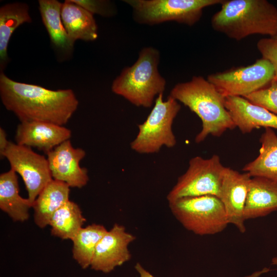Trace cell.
<instances>
[{"label": "cell", "instance_id": "31", "mask_svg": "<svg viewBox=\"0 0 277 277\" xmlns=\"http://www.w3.org/2000/svg\"><path fill=\"white\" fill-rule=\"evenodd\" d=\"M276 36H277V35Z\"/></svg>", "mask_w": 277, "mask_h": 277}, {"label": "cell", "instance_id": "4", "mask_svg": "<svg viewBox=\"0 0 277 277\" xmlns=\"http://www.w3.org/2000/svg\"><path fill=\"white\" fill-rule=\"evenodd\" d=\"M160 52L154 47H145L131 66L124 68L113 80L112 91L136 107L149 108L156 98L164 94L166 79L159 71Z\"/></svg>", "mask_w": 277, "mask_h": 277}, {"label": "cell", "instance_id": "7", "mask_svg": "<svg viewBox=\"0 0 277 277\" xmlns=\"http://www.w3.org/2000/svg\"><path fill=\"white\" fill-rule=\"evenodd\" d=\"M132 9L137 23L152 26L174 21L192 26L201 19L204 8L223 0H124Z\"/></svg>", "mask_w": 277, "mask_h": 277}, {"label": "cell", "instance_id": "26", "mask_svg": "<svg viewBox=\"0 0 277 277\" xmlns=\"http://www.w3.org/2000/svg\"><path fill=\"white\" fill-rule=\"evenodd\" d=\"M93 15L96 14L110 17L116 13L115 6L110 1L105 0H72Z\"/></svg>", "mask_w": 277, "mask_h": 277}, {"label": "cell", "instance_id": "12", "mask_svg": "<svg viewBox=\"0 0 277 277\" xmlns=\"http://www.w3.org/2000/svg\"><path fill=\"white\" fill-rule=\"evenodd\" d=\"M47 154L53 179L63 182L73 188H81L87 184L89 179L88 170L80 165L86 155L84 149L74 148L68 140Z\"/></svg>", "mask_w": 277, "mask_h": 277}, {"label": "cell", "instance_id": "28", "mask_svg": "<svg viewBox=\"0 0 277 277\" xmlns=\"http://www.w3.org/2000/svg\"><path fill=\"white\" fill-rule=\"evenodd\" d=\"M134 268L139 274L140 277H155L148 271L146 270L140 263H137ZM260 274L258 272L255 271L251 274L244 277H259Z\"/></svg>", "mask_w": 277, "mask_h": 277}, {"label": "cell", "instance_id": "5", "mask_svg": "<svg viewBox=\"0 0 277 277\" xmlns=\"http://www.w3.org/2000/svg\"><path fill=\"white\" fill-rule=\"evenodd\" d=\"M181 108L179 102L172 97L169 95L164 100L163 94H160L146 120L138 125V131L130 143L131 149L140 154H153L164 146L174 147L176 139L172 125Z\"/></svg>", "mask_w": 277, "mask_h": 277}, {"label": "cell", "instance_id": "11", "mask_svg": "<svg viewBox=\"0 0 277 277\" xmlns=\"http://www.w3.org/2000/svg\"><path fill=\"white\" fill-rule=\"evenodd\" d=\"M135 239L123 225L114 224L97 245L90 265L91 268L109 273L129 261L131 255L128 246Z\"/></svg>", "mask_w": 277, "mask_h": 277}, {"label": "cell", "instance_id": "30", "mask_svg": "<svg viewBox=\"0 0 277 277\" xmlns=\"http://www.w3.org/2000/svg\"><path fill=\"white\" fill-rule=\"evenodd\" d=\"M271 264L277 265V258L274 257L272 259Z\"/></svg>", "mask_w": 277, "mask_h": 277}, {"label": "cell", "instance_id": "17", "mask_svg": "<svg viewBox=\"0 0 277 277\" xmlns=\"http://www.w3.org/2000/svg\"><path fill=\"white\" fill-rule=\"evenodd\" d=\"M61 18L70 38L93 41L97 38V26L93 15L73 2L66 0L62 3Z\"/></svg>", "mask_w": 277, "mask_h": 277}, {"label": "cell", "instance_id": "19", "mask_svg": "<svg viewBox=\"0 0 277 277\" xmlns=\"http://www.w3.org/2000/svg\"><path fill=\"white\" fill-rule=\"evenodd\" d=\"M32 205L28 199L19 194L16 173L11 169L0 175V208L15 222H24L29 218Z\"/></svg>", "mask_w": 277, "mask_h": 277}, {"label": "cell", "instance_id": "21", "mask_svg": "<svg viewBox=\"0 0 277 277\" xmlns=\"http://www.w3.org/2000/svg\"><path fill=\"white\" fill-rule=\"evenodd\" d=\"M38 4L43 23L52 45L62 53L71 54L74 42L69 37L62 21V3L56 0H39Z\"/></svg>", "mask_w": 277, "mask_h": 277}, {"label": "cell", "instance_id": "24", "mask_svg": "<svg viewBox=\"0 0 277 277\" xmlns=\"http://www.w3.org/2000/svg\"><path fill=\"white\" fill-rule=\"evenodd\" d=\"M102 225L92 224L82 228L73 242V258L82 268L90 266L98 242L107 232Z\"/></svg>", "mask_w": 277, "mask_h": 277}, {"label": "cell", "instance_id": "23", "mask_svg": "<svg viewBox=\"0 0 277 277\" xmlns=\"http://www.w3.org/2000/svg\"><path fill=\"white\" fill-rule=\"evenodd\" d=\"M85 222L78 205L69 200L53 214L49 225L52 235L72 241Z\"/></svg>", "mask_w": 277, "mask_h": 277}, {"label": "cell", "instance_id": "20", "mask_svg": "<svg viewBox=\"0 0 277 277\" xmlns=\"http://www.w3.org/2000/svg\"><path fill=\"white\" fill-rule=\"evenodd\" d=\"M259 154L246 164L243 170L252 177H262L277 182V135L270 128L262 134Z\"/></svg>", "mask_w": 277, "mask_h": 277}, {"label": "cell", "instance_id": "22", "mask_svg": "<svg viewBox=\"0 0 277 277\" xmlns=\"http://www.w3.org/2000/svg\"><path fill=\"white\" fill-rule=\"evenodd\" d=\"M32 22L27 4L21 2L9 3L0 8V68L3 72L9 62L7 49L14 30L24 23Z\"/></svg>", "mask_w": 277, "mask_h": 277}, {"label": "cell", "instance_id": "10", "mask_svg": "<svg viewBox=\"0 0 277 277\" xmlns=\"http://www.w3.org/2000/svg\"><path fill=\"white\" fill-rule=\"evenodd\" d=\"M8 161L11 169L22 177L32 205L45 187L53 180L47 159L31 148L9 142L3 158Z\"/></svg>", "mask_w": 277, "mask_h": 277}, {"label": "cell", "instance_id": "2", "mask_svg": "<svg viewBox=\"0 0 277 277\" xmlns=\"http://www.w3.org/2000/svg\"><path fill=\"white\" fill-rule=\"evenodd\" d=\"M169 95L201 119L202 128L195 137L196 143L203 142L209 135L220 137L227 130L236 128L226 108L225 97L202 76H193L189 81L175 84Z\"/></svg>", "mask_w": 277, "mask_h": 277}, {"label": "cell", "instance_id": "25", "mask_svg": "<svg viewBox=\"0 0 277 277\" xmlns=\"http://www.w3.org/2000/svg\"><path fill=\"white\" fill-rule=\"evenodd\" d=\"M244 97L277 115V80L275 78L267 87Z\"/></svg>", "mask_w": 277, "mask_h": 277}, {"label": "cell", "instance_id": "16", "mask_svg": "<svg viewBox=\"0 0 277 277\" xmlns=\"http://www.w3.org/2000/svg\"><path fill=\"white\" fill-rule=\"evenodd\" d=\"M276 210L277 182L251 177L244 209L245 220L263 217Z\"/></svg>", "mask_w": 277, "mask_h": 277}, {"label": "cell", "instance_id": "15", "mask_svg": "<svg viewBox=\"0 0 277 277\" xmlns=\"http://www.w3.org/2000/svg\"><path fill=\"white\" fill-rule=\"evenodd\" d=\"M225 105L236 127L243 134L260 127L277 129V115L244 97L226 96Z\"/></svg>", "mask_w": 277, "mask_h": 277}, {"label": "cell", "instance_id": "27", "mask_svg": "<svg viewBox=\"0 0 277 277\" xmlns=\"http://www.w3.org/2000/svg\"><path fill=\"white\" fill-rule=\"evenodd\" d=\"M256 47L262 57L272 64L274 78L277 80V36L261 38L258 42Z\"/></svg>", "mask_w": 277, "mask_h": 277}, {"label": "cell", "instance_id": "3", "mask_svg": "<svg viewBox=\"0 0 277 277\" xmlns=\"http://www.w3.org/2000/svg\"><path fill=\"white\" fill-rule=\"evenodd\" d=\"M212 29L235 41L254 34L277 35V8L267 0H223Z\"/></svg>", "mask_w": 277, "mask_h": 277}, {"label": "cell", "instance_id": "29", "mask_svg": "<svg viewBox=\"0 0 277 277\" xmlns=\"http://www.w3.org/2000/svg\"><path fill=\"white\" fill-rule=\"evenodd\" d=\"M9 141L7 138V134L2 127L0 128V155L1 158L3 159V154L7 149Z\"/></svg>", "mask_w": 277, "mask_h": 277}, {"label": "cell", "instance_id": "18", "mask_svg": "<svg viewBox=\"0 0 277 277\" xmlns=\"http://www.w3.org/2000/svg\"><path fill=\"white\" fill-rule=\"evenodd\" d=\"M70 186L53 179L42 190L34 201V220L41 228L49 225L53 214L69 200Z\"/></svg>", "mask_w": 277, "mask_h": 277}, {"label": "cell", "instance_id": "13", "mask_svg": "<svg viewBox=\"0 0 277 277\" xmlns=\"http://www.w3.org/2000/svg\"><path fill=\"white\" fill-rule=\"evenodd\" d=\"M251 176L227 167L222 182L219 199L229 224L241 233L245 232L244 209Z\"/></svg>", "mask_w": 277, "mask_h": 277}, {"label": "cell", "instance_id": "8", "mask_svg": "<svg viewBox=\"0 0 277 277\" xmlns=\"http://www.w3.org/2000/svg\"><path fill=\"white\" fill-rule=\"evenodd\" d=\"M227 168L216 154L208 159L200 156L191 158L187 170L179 176L168 193V202L184 197L206 195L219 198Z\"/></svg>", "mask_w": 277, "mask_h": 277}, {"label": "cell", "instance_id": "6", "mask_svg": "<svg viewBox=\"0 0 277 277\" xmlns=\"http://www.w3.org/2000/svg\"><path fill=\"white\" fill-rule=\"evenodd\" d=\"M168 203L175 219L195 234H215L223 231L229 224L224 206L216 196L184 197Z\"/></svg>", "mask_w": 277, "mask_h": 277}, {"label": "cell", "instance_id": "14", "mask_svg": "<svg viewBox=\"0 0 277 277\" xmlns=\"http://www.w3.org/2000/svg\"><path fill=\"white\" fill-rule=\"evenodd\" d=\"M71 136V130L64 126L39 121L22 122L17 126L15 140L17 144L36 148L47 154Z\"/></svg>", "mask_w": 277, "mask_h": 277}, {"label": "cell", "instance_id": "1", "mask_svg": "<svg viewBox=\"0 0 277 277\" xmlns=\"http://www.w3.org/2000/svg\"><path fill=\"white\" fill-rule=\"evenodd\" d=\"M0 96L6 109L21 122L39 121L64 126L78 105L71 89L52 90L16 82L3 72L0 74Z\"/></svg>", "mask_w": 277, "mask_h": 277}, {"label": "cell", "instance_id": "9", "mask_svg": "<svg viewBox=\"0 0 277 277\" xmlns=\"http://www.w3.org/2000/svg\"><path fill=\"white\" fill-rule=\"evenodd\" d=\"M274 77L272 64L262 57L247 66L211 74L207 79L225 97H245L268 86Z\"/></svg>", "mask_w": 277, "mask_h": 277}]
</instances>
